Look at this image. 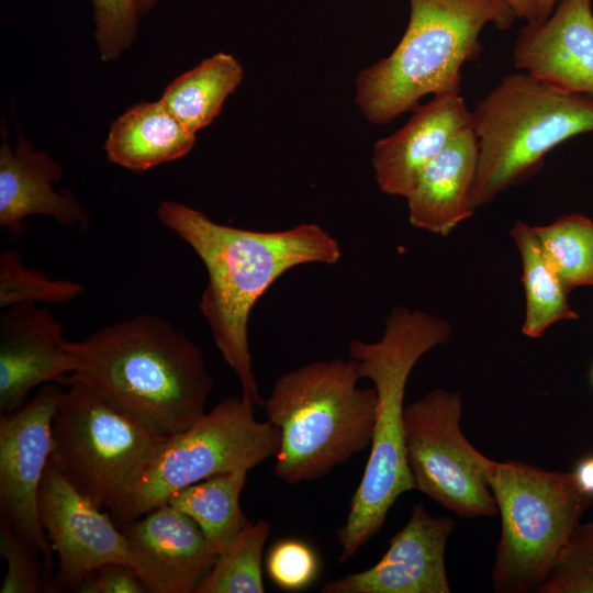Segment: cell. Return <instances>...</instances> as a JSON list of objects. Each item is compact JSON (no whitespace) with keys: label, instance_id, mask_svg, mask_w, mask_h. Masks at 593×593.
<instances>
[{"label":"cell","instance_id":"1","mask_svg":"<svg viewBox=\"0 0 593 593\" xmlns=\"http://www.w3.org/2000/svg\"><path fill=\"white\" fill-rule=\"evenodd\" d=\"M160 223L186 242L203 262L208 282L200 311L214 344L237 376L242 398L261 406L248 343V321L256 302L284 272L304 264L334 265L342 257L338 240L315 223L261 232L212 221L175 201L156 211Z\"/></svg>","mask_w":593,"mask_h":593},{"label":"cell","instance_id":"2","mask_svg":"<svg viewBox=\"0 0 593 593\" xmlns=\"http://www.w3.org/2000/svg\"><path fill=\"white\" fill-rule=\"evenodd\" d=\"M67 348L77 361L68 382L89 384L159 437L187 429L205 413L213 381L204 357L159 316L107 325L82 340H67Z\"/></svg>","mask_w":593,"mask_h":593},{"label":"cell","instance_id":"3","mask_svg":"<svg viewBox=\"0 0 593 593\" xmlns=\"http://www.w3.org/2000/svg\"><path fill=\"white\" fill-rule=\"evenodd\" d=\"M450 333L447 322L398 306L388 316L379 340L349 344V356L358 362L361 378L373 383L377 410L369 458L346 522L336 532L339 563L379 534L398 499L414 490L405 449V388L416 362L447 342Z\"/></svg>","mask_w":593,"mask_h":593},{"label":"cell","instance_id":"4","mask_svg":"<svg viewBox=\"0 0 593 593\" xmlns=\"http://www.w3.org/2000/svg\"><path fill=\"white\" fill-rule=\"evenodd\" d=\"M358 362H311L280 374L261 407L280 432L275 475L288 484L315 480L370 448L374 388H359Z\"/></svg>","mask_w":593,"mask_h":593},{"label":"cell","instance_id":"5","mask_svg":"<svg viewBox=\"0 0 593 593\" xmlns=\"http://www.w3.org/2000/svg\"><path fill=\"white\" fill-rule=\"evenodd\" d=\"M406 30L392 53L356 77L355 102L367 121L385 124L427 94L460 92L461 67L481 51L479 35L517 18L505 0H409Z\"/></svg>","mask_w":593,"mask_h":593},{"label":"cell","instance_id":"6","mask_svg":"<svg viewBox=\"0 0 593 593\" xmlns=\"http://www.w3.org/2000/svg\"><path fill=\"white\" fill-rule=\"evenodd\" d=\"M472 130L479 146L475 210L537 172L559 144L593 132V98L527 72L510 74L477 102Z\"/></svg>","mask_w":593,"mask_h":593},{"label":"cell","instance_id":"7","mask_svg":"<svg viewBox=\"0 0 593 593\" xmlns=\"http://www.w3.org/2000/svg\"><path fill=\"white\" fill-rule=\"evenodd\" d=\"M279 444L276 425L258 421L242 396L226 398L187 429L160 438L105 510L122 525L166 504L186 486L253 469L276 457Z\"/></svg>","mask_w":593,"mask_h":593},{"label":"cell","instance_id":"8","mask_svg":"<svg viewBox=\"0 0 593 593\" xmlns=\"http://www.w3.org/2000/svg\"><path fill=\"white\" fill-rule=\"evenodd\" d=\"M488 480L501 518L492 589L497 593L536 591L593 496L579 488L573 472L521 461L492 460Z\"/></svg>","mask_w":593,"mask_h":593},{"label":"cell","instance_id":"9","mask_svg":"<svg viewBox=\"0 0 593 593\" xmlns=\"http://www.w3.org/2000/svg\"><path fill=\"white\" fill-rule=\"evenodd\" d=\"M160 438L89 384L70 380L54 413L49 462L103 510Z\"/></svg>","mask_w":593,"mask_h":593},{"label":"cell","instance_id":"10","mask_svg":"<svg viewBox=\"0 0 593 593\" xmlns=\"http://www.w3.org/2000/svg\"><path fill=\"white\" fill-rule=\"evenodd\" d=\"M459 393L434 389L404 407L406 459L418 490L459 517H495L492 460L463 435Z\"/></svg>","mask_w":593,"mask_h":593},{"label":"cell","instance_id":"11","mask_svg":"<svg viewBox=\"0 0 593 593\" xmlns=\"http://www.w3.org/2000/svg\"><path fill=\"white\" fill-rule=\"evenodd\" d=\"M60 392L56 383H46L21 407L0 415V519L40 552L51 592L54 550L40 521L37 497Z\"/></svg>","mask_w":593,"mask_h":593},{"label":"cell","instance_id":"12","mask_svg":"<svg viewBox=\"0 0 593 593\" xmlns=\"http://www.w3.org/2000/svg\"><path fill=\"white\" fill-rule=\"evenodd\" d=\"M37 508L57 555L53 592L76 591L89 573L107 563L127 566L137 574L128 541L110 514L72 488L49 461L41 482Z\"/></svg>","mask_w":593,"mask_h":593},{"label":"cell","instance_id":"13","mask_svg":"<svg viewBox=\"0 0 593 593\" xmlns=\"http://www.w3.org/2000/svg\"><path fill=\"white\" fill-rule=\"evenodd\" d=\"M454 528V519L434 516L418 503L376 564L327 581L321 592L449 593L445 555Z\"/></svg>","mask_w":593,"mask_h":593},{"label":"cell","instance_id":"14","mask_svg":"<svg viewBox=\"0 0 593 593\" xmlns=\"http://www.w3.org/2000/svg\"><path fill=\"white\" fill-rule=\"evenodd\" d=\"M77 369L60 323L46 307L16 304L0 315V413L21 407L32 389L67 384Z\"/></svg>","mask_w":593,"mask_h":593},{"label":"cell","instance_id":"15","mask_svg":"<svg viewBox=\"0 0 593 593\" xmlns=\"http://www.w3.org/2000/svg\"><path fill=\"white\" fill-rule=\"evenodd\" d=\"M121 526L148 593H194L217 557L198 524L168 503Z\"/></svg>","mask_w":593,"mask_h":593},{"label":"cell","instance_id":"16","mask_svg":"<svg viewBox=\"0 0 593 593\" xmlns=\"http://www.w3.org/2000/svg\"><path fill=\"white\" fill-rule=\"evenodd\" d=\"M513 59L539 80L593 98L592 0H560L547 19L527 22L516 36Z\"/></svg>","mask_w":593,"mask_h":593},{"label":"cell","instance_id":"17","mask_svg":"<svg viewBox=\"0 0 593 593\" xmlns=\"http://www.w3.org/2000/svg\"><path fill=\"white\" fill-rule=\"evenodd\" d=\"M410 120L373 146L379 190L406 198L426 165L461 131L472 127V111L460 92L446 91L418 104Z\"/></svg>","mask_w":593,"mask_h":593},{"label":"cell","instance_id":"18","mask_svg":"<svg viewBox=\"0 0 593 593\" xmlns=\"http://www.w3.org/2000/svg\"><path fill=\"white\" fill-rule=\"evenodd\" d=\"M61 176L60 166L46 153L36 152L22 136L14 152L7 138L0 148V226L18 236L25 219L48 215L65 227L87 231L90 217L68 191L58 192L53 183Z\"/></svg>","mask_w":593,"mask_h":593},{"label":"cell","instance_id":"19","mask_svg":"<svg viewBox=\"0 0 593 593\" xmlns=\"http://www.w3.org/2000/svg\"><path fill=\"white\" fill-rule=\"evenodd\" d=\"M478 156V138L468 127L426 165L405 198L413 226L447 236L474 213L471 190Z\"/></svg>","mask_w":593,"mask_h":593},{"label":"cell","instance_id":"20","mask_svg":"<svg viewBox=\"0 0 593 593\" xmlns=\"http://www.w3.org/2000/svg\"><path fill=\"white\" fill-rule=\"evenodd\" d=\"M195 134L159 100L127 109L112 124L104 149L110 161L142 172L187 155Z\"/></svg>","mask_w":593,"mask_h":593},{"label":"cell","instance_id":"21","mask_svg":"<svg viewBox=\"0 0 593 593\" xmlns=\"http://www.w3.org/2000/svg\"><path fill=\"white\" fill-rule=\"evenodd\" d=\"M244 77L242 64L231 54L217 53L180 75L165 89L160 101L190 132L208 126Z\"/></svg>","mask_w":593,"mask_h":593},{"label":"cell","instance_id":"22","mask_svg":"<svg viewBox=\"0 0 593 593\" xmlns=\"http://www.w3.org/2000/svg\"><path fill=\"white\" fill-rule=\"evenodd\" d=\"M248 471L240 469L211 477L176 491L167 501L198 524L217 556L249 521L239 501Z\"/></svg>","mask_w":593,"mask_h":593},{"label":"cell","instance_id":"23","mask_svg":"<svg viewBox=\"0 0 593 593\" xmlns=\"http://www.w3.org/2000/svg\"><path fill=\"white\" fill-rule=\"evenodd\" d=\"M511 235L523 265L522 281L526 301L523 334L538 338L559 321L579 318V314L568 303L569 292L541 250L534 226L517 221L511 228Z\"/></svg>","mask_w":593,"mask_h":593},{"label":"cell","instance_id":"24","mask_svg":"<svg viewBox=\"0 0 593 593\" xmlns=\"http://www.w3.org/2000/svg\"><path fill=\"white\" fill-rule=\"evenodd\" d=\"M271 526L265 519L248 523L221 552L194 593H264L262 553Z\"/></svg>","mask_w":593,"mask_h":593},{"label":"cell","instance_id":"25","mask_svg":"<svg viewBox=\"0 0 593 593\" xmlns=\"http://www.w3.org/2000/svg\"><path fill=\"white\" fill-rule=\"evenodd\" d=\"M541 250L564 289L593 287V221L583 214L559 216L534 226Z\"/></svg>","mask_w":593,"mask_h":593},{"label":"cell","instance_id":"26","mask_svg":"<svg viewBox=\"0 0 593 593\" xmlns=\"http://www.w3.org/2000/svg\"><path fill=\"white\" fill-rule=\"evenodd\" d=\"M83 287L75 281L51 279L26 268L13 249L0 253V307L24 303H65L78 298Z\"/></svg>","mask_w":593,"mask_h":593},{"label":"cell","instance_id":"27","mask_svg":"<svg viewBox=\"0 0 593 593\" xmlns=\"http://www.w3.org/2000/svg\"><path fill=\"white\" fill-rule=\"evenodd\" d=\"M539 593H593V521L579 523Z\"/></svg>","mask_w":593,"mask_h":593},{"label":"cell","instance_id":"28","mask_svg":"<svg viewBox=\"0 0 593 593\" xmlns=\"http://www.w3.org/2000/svg\"><path fill=\"white\" fill-rule=\"evenodd\" d=\"M0 556L7 562L0 593L48 592L46 570L42 571L45 564L38 560L42 556L3 519H0Z\"/></svg>","mask_w":593,"mask_h":593},{"label":"cell","instance_id":"29","mask_svg":"<svg viewBox=\"0 0 593 593\" xmlns=\"http://www.w3.org/2000/svg\"><path fill=\"white\" fill-rule=\"evenodd\" d=\"M101 58L114 60L130 47L138 26L137 0H91Z\"/></svg>","mask_w":593,"mask_h":593},{"label":"cell","instance_id":"30","mask_svg":"<svg viewBox=\"0 0 593 593\" xmlns=\"http://www.w3.org/2000/svg\"><path fill=\"white\" fill-rule=\"evenodd\" d=\"M266 570L276 586L294 592L306 589L315 581L320 561L310 545L287 538L270 548L266 557Z\"/></svg>","mask_w":593,"mask_h":593},{"label":"cell","instance_id":"31","mask_svg":"<svg viewBox=\"0 0 593 593\" xmlns=\"http://www.w3.org/2000/svg\"><path fill=\"white\" fill-rule=\"evenodd\" d=\"M75 592L148 593L136 572L119 563H107L97 568L86 577Z\"/></svg>","mask_w":593,"mask_h":593},{"label":"cell","instance_id":"32","mask_svg":"<svg viewBox=\"0 0 593 593\" xmlns=\"http://www.w3.org/2000/svg\"><path fill=\"white\" fill-rule=\"evenodd\" d=\"M579 488L588 495L593 496V457L580 461L573 471Z\"/></svg>","mask_w":593,"mask_h":593},{"label":"cell","instance_id":"33","mask_svg":"<svg viewBox=\"0 0 593 593\" xmlns=\"http://www.w3.org/2000/svg\"><path fill=\"white\" fill-rule=\"evenodd\" d=\"M514 10L517 18H524L527 22L536 20L533 0H505Z\"/></svg>","mask_w":593,"mask_h":593},{"label":"cell","instance_id":"34","mask_svg":"<svg viewBox=\"0 0 593 593\" xmlns=\"http://www.w3.org/2000/svg\"><path fill=\"white\" fill-rule=\"evenodd\" d=\"M536 20L547 19L552 11L558 0H533Z\"/></svg>","mask_w":593,"mask_h":593},{"label":"cell","instance_id":"35","mask_svg":"<svg viewBox=\"0 0 593 593\" xmlns=\"http://www.w3.org/2000/svg\"><path fill=\"white\" fill-rule=\"evenodd\" d=\"M156 2L157 0H137L139 15L147 14Z\"/></svg>","mask_w":593,"mask_h":593},{"label":"cell","instance_id":"36","mask_svg":"<svg viewBox=\"0 0 593 593\" xmlns=\"http://www.w3.org/2000/svg\"><path fill=\"white\" fill-rule=\"evenodd\" d=\"M591 378H592V383H593V368H592V374H591Z\"/></svg>","mask_w":593,"mask_h":593},{"label":"cell","instance_id":"37","mask_svg":"<svg viewBox=\"0 0 593 593\" xmlns=\"http://www.w3.org/2000/svg\"><path fill=\"white\" fill-rule=\"evenodd\" d=\"M593 521V519H592Z\"/></svg>","mask_w":593,"mask_h":593}]
</instances>
